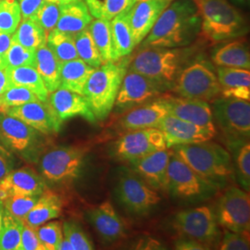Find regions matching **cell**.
<instances>
[{
    "mask_svg": "<svg viewBox=\"0 0 250 250\" xmlns=\"http://www.w3.org/2000/svg\"><path fill=\"white\" fill-rule=\"evenodd\" d=\"M168 191L174 197L189 199L202 197L216 188L212 184L198 176L188 164L173 152L168 164Z\"/></svg>",
    "mask_w": 250,
    "mask_h": 250,
    "instance_id": "cell-13",
    "label": "cell"
},
{
    "mask_svg": "<svg viewBox=\"0 0 250 250\" xmlns=\"http://www.w3.org/2000/svg\"><path fill=\"white\" fill-rule=\"evenodd\" d=\"M45 1L56 3L58 5H66V4L73 3V2H76V1H79V0H45Z\"/></svg>",
    "mask_w": 250,
    "mask_h": 250,
    "instance_id": "cell-55",
    "label": "cell"
},
{
    "mask_svg": "<svg viewBox=\"0 0 250 250\" xmlns=\"http://www.w3.org/2000/svg\"><path fill=\"white\" fill-rule=\"evenodd\" d=\"M18 250H45L44 246L38 238L36 228L23 223Z\"/></svg>",
    "mask_w": 250,
    "mask_h": 250,
    "instance_id": "cell-48",
    "label": "cell"
},
{
    "mask_svg": "<svg viewBox=\"0 0 250 250\" xmlns=\"http://www.w3.org/2000/svg\"><path fill=\"white\" fill-rule=\"evenodd\" d=\"M4 207L3 203L0 201V231H1V227H2V223H3V216H4Z\"/></svg>",
    "mask_w": 250,
    "mask_h": 250,
    "instance_id": "cell-56",
    "label": "cell"
},
{
    "mask_svg": "<svg viewBox=\"0 0 250 250\" xmlns=\"http://www.w3.org/2000/svg\"><path fill=\"white\" fill-rule=\"evenodd\" d=\"M211 108L213 118L229 143H247L250 135V101L216 98Z\"/></svg>",
    "mask_w": 250,
    "mask_h": 250,
    "instance_id": "cell-8",
    "label": "cell"
},
{
    "mask_svg": "<svg viewBox=\"0 0 250 250\" xmlns=\"http://www.w3.org/2000/svg\"><path fill=\"white\" fill-rule=\"evenodd\" d=\"M74 42L79 59L82 61L94 68H99L104 63L88 28L76 34L74 36Z\"/></svg>",
    "mask_w": 250,
    "mask_h": 250,
    "instance_id": "cell-38",
    "label": "cell"
},
{
    "mask_svg": "<svg viewBox=\"0 0 250 250\" xmlns=\"http://www.w3.org/2000/svg\"><path fill=\"white\" fill-rule=\"evenodd\" d=\"M6 112L18 118L41 134L58 133L62 127V122L54 113L48 101L29 102L18 107H10Z\"/></svg>",
    "mask_w": 250,
    "mask_h": 250,
    "instance_id": "cell-18",
    "label": "cell"
},
{
    "mask_svg": "<svg viewBox=\"0 0 250 250\" xmlns=\"http://www.w3.org/2000/svg\"><path fill=\"white\" fill-rule=\"evenodd\" d=\"M38 100L36 95L25 87L10 85L0 96V112H6L10 107H18Z\"/></svg>",
    "mask_w": 250,
    "mask_h": 250,
    "instance_id": "cell-40",
    "label": "cell"
},
{
    "mask_svg": "<svg viewBox=\"0 0 250 250\" xmlns=\"http://www.w3.org/2000/svg\"><path fill=\"white\" fill-rule=\"evenodd\" d=\"M128 63L126 59L104 62L90 75L83 96L88 101L97 121L105 120L114 107Z\"/></svg>",
    "mask_w": 250,
    "mask_h": 250,
    "instance_id": "cell-4",
    "label": "cell"
},
{
    "mask_svg": "<svg viewBox=\"0 0 250 250\" xmlns=\"http://www.w3.org/2000/svg\"><path fill=\"white\" fill-rule=\"evenodd\" d=\"M9 1H16V0H9Z\"/></svg>",
    "mask_w": 250,
    "mask_h": 250,
    "instance_id": "cell-59",
    "label": "cell"
},
{
    "mask_svg": "<svg viewBox=\"0 0 250 250\" xmlns=\"http://www.w3.org/2000/svg\"><path fill=\"white\" fill-rule=\"evenodd\" d=\"M137 1H142V0H137Z\"/></svg>",
    "mask_w": 250,
    "mask_h": 250,
    "instance_id": "cell-60",
    "label": "cell"
},
{
    "mask_svg": "<svg viewBox=\"0 0 250 250\" xmlns=\"http://www.w3.org/2000/svg\"><path fill=\"white\" fill-rule=\"evenodd\" d=\"M0 187L9 193V197L13 195L41 196L47 188L45 180L30 166L11 170L0 180Z\"/></svg>",
    "mask_w": 250,
    "mask_h": 250,
    "instance_id": "cell-24",
    "label": "cell"
},
{
    "mask_svg": "<svg viewBox=\"0 0 250 250\" xmlns=\"http://www.w3.org/2000/svg\"><path fill=\"white\" fill-rule=\"evenodd\" d=\"M62 211V201L59 195L46 188L37 202L22 220L24 224L38 227L58 218Z\"/></svg>",
    "mask_w": 250,
    "mask_h": 250,
    "instance_id": "cell-27",
    "label": "cell"
},
{
    "mask_svg": "<svg viewBox=\"0 0 250 250\" xmlns=\"http://www.w3.org/2000/svg\"><path fill=\"white\" fill-rule=\"evenodd\" d=\"M116 193L120 202L134 214H147L161 202V197L155 189L133 170L127 169L120 170Z\"/></svg>",
    "mask_w": 250,
    "mask_h": 250,
    "instance_id": "cell-9",
    "label": "cell"
},
{
    "mask_svg": "<svg viewBox=\"0 0 250 250\" xmlns=\"http://www.w3.org/2000/svg\"><path fill=\"white\" fill-rule=\"evenodd\" d=\"M169 114L170 107L166 98L153 99L141 106L129 109L120 120V125L127 132L158 128L162 120Z\"/></svg>",
    "mask_w": 250,
    "mask_h": 250,
    "instance_id": "cell-20",
    "label": "cell"
},
{
    "mask_svg": "<svg viewBox=\"0 0 250 250\" xmlns=\"http://www.w3.org/2000/svg\"><path fill=\"white\" fill-rule=\"evenodd\" d=\"M61 64L62 62L46 44L36 49L35 68L41 76L48 93L60 88Z\"/></svg>",
    "mask_w": 250,
    "mask_h": 250,
    "instance_id": "cell-29",
    "label": "cell"
},
{
    "mask_svg": "<svg viewBox=\"0 0 250 250\" xmlns=\"http://www.w3.org/2000/svg\"><path fill=\"white\" fill-rule=\"evenodd\" d=\"M15 160L12 153L0 143V180L14 170Z\"/></svg>",
    "mask_w": 250,
    "mask_h": 250,
    "instance_id": "cell-49",
    "label": "cell"
},
{
    "mask_svg": "<svg viewBox=\"0 0 250 250\" xmlns=\"http://www.w3.org/2000/svg\"><path fill=\"white\" fill-rule=\"evenodd\" d=\"M2 66L6 67V66H5V63H4V61H3V57H2V55H0V67H2Z\"/></svg>",
    "mask_w": 250,
    "mask_h": 250,
    "instance_id": "cell-58",
    "label": "cell"
},
{
    "mask_svg": "<svg viewBox=\"0 0 250 250\" xmlns=\"http://www.w3.org/2000/svg\"><path fill=\"white\" fill-rule=\"evenodd\" d=\"M2 57L7 68H17L22 66L35 67L36 65V50L26 48L13 39L9 49Z\"/></svg>",
    "mask_w": 250,
    "mask_h": 250,
    "instance_id": "cell-39",
    "label": "cell"
},
{
    "mask_svg": "<svg viewBox=\"0 0 250 250\" xmlns=\"http://www.w3.org/2000/svg\"><path fill=\"white\" fill-rule=\"evenodd\" d=\"M47 34L32 18L21 19L16 31L12 34V39L20 45L36 50L46 44Z\"/></svg>",
    "mask_w": 250,
    "mask_h": 250,
    "instance_id": "cell-33",
    "label": "cell"
},
{
    "mask_svg": "<svg viewBox=\"0 0 250 250\" xmlns=\"http://www.w3.org/2000/svg\"><path fill=\"white\" fill-rule=\"evenodd\" d=\"M171 153L170 148H166L131 161L132 170L153 189L168 191L167 170Z\"/></svg>",
    "mask_w": 250,
    "mask_h": 250,
    "instance_id": "cell-16",
    "label": "cell"
},
{
    "mask_svg": "<svg viewBox=\"0 0 250 250\" xmlns=\"http://www.w3.org/2000/svg\"><path fill=\"white\" fill-rule=\"evenodd\" d=\"M86 150L77 146H59L45 152L38 162L39 174L50 185H67L80 174Z\"/></svg>",
    "mask_w": 250,
    "mask_h": 250,
    "instance_id": "cell-6",
    "label": "cell"
},
{
    "mask_svg": "<svg viewBox=\"0 0 250 250\" xmlns=\"http://www.w3.org/2000/svg\"><path fill=\"white\" fill-rule=\"evenodd\" d=\"M201 18L193 0H172L140 43L145 47H183L200 34Z\"/></svg>",
    "mask_w": 250,
    "mask_h": 250,
    "instance_id": "cell-1",
    "label": "cell"
},
{
    "mask_svg": "<svg viewBox=\"0 0 250 250\" xmlns=\"http://www.w3.org/2000/svg\"><path fill=\"white\" fill-rule=\"evenodd\" d=\"M200 18V36L219 43L247 34L248 23L240 11L228 0H193Z\"/></svg>",
    "mask_w": 250,
    "mask_h": 250,
    "instance_id": "cell-3",
    "label": "cell"
},
{
    "mask_svg": "<svg viewBox=\"0 0 250 250\" xmlns=\"http://www.w3.org/2000/svg\"><path fill=\"white\" fill-rule=\"evenodd\" d=\"M94 19L111 21L119 14L128 11L137 0H84Z\"/></svg>",
    "mask_w": 250,
    "mask_h": 250,
    "instance_id": "cell-35",
    "label": "cell"
},
{
    "mask_svg": "<svg viewBox=\"0 0 250 250\" xmlns=\"http://www.w3.org/2000/svg\"><path fill=\"white\" fill-rule=\"evenodd\" d=\"M61 13V5L45 1L41 7L37 9L32 19L45 30L48 35L57 25Z\"/></svg>",
    "mask_w": 250,
    "mask_h": 250,
    "instance_id": "cell-45",
    "label": "cell"
},
{
    "mask_svg": "<svg viewBox=\"0 0 250 250\" xmlns=\"http://www.w3.org/2000/svg\"><path fill=\"white\" fill-rule=\"evenodd\" d=\"M110 21L115 62L133 52L135 44L128 19V11L119 14Z\"/></svg>",
    "mask_w": 250,
    "mask_h": 250,
    "instance_id": "cell-32",
    "label": "cell"
},
{
    "mask_svg": "<svg viewBox=\"0 0 250 250\" xmlns=\"http://www.w3.org/2000/svg\"><path fill=\"white\" fill-rule=\"evenodd\" d=\"M36 232L45 250H58L63 239L62 224L61 222L49 221L36 227Z\"/></svg>",
    "mask_w": 250,
    "mask_h": 250,
    "instance_id": "cell-42",
    "label": "cell"
},
{
    "mask_svg": "<svg viewBox=\"0 0 250 250\" xmlns=\"http://www.w3.org/2000/svg\"><path fill=\"white\" fill-rule=\"evenodd\" d=\"M217 77L221 85L222 97L250 101V70L218 67Z\"/></svg>",
    "mask_w": 250,
    "mask_h": 250,
    "instance_id": "cell-25",
    "label": "cell"
},
{
    "mask_svg": "<svg viewBox=\"0 0 250 250\" xmlns=\"http://www.w3.org/2000/svg\"><path fill=\"white\" fill-rule=\"evenodd\" d=\"M236 168L238 181L246 190L250 187V145L245 143L239 149L236 157Z\"/></svg>",
    "mask_w": 250,
    "mask_h": 250,
    "instance_id": "cell-46",
    "label": "cell"
},
{
    "mask_svg": "<svg viewBox=\"0 0 250 250\" xmlns=\"http://www.w3.org/2000/svg\"><path fill=\"white\" fill-rule=\"evenodd\" d=\"M212 61L218 67H230L250 70V55L244 40H233L217 48Z\"/></svg>",
    "mask_w": 250,
    "mask_h": 250,
    "instance_id": "cell-30",
    "label": "cell"
},
{
    "mask_svg": "<svg viewBox=\"0 0 250 250\" xmlns=\"http://www.w3.org/2000/svg\"><path fill=\"white\" fill-rule=\"evenodd\" d=\"M93 19L84 1L61 5V13L55 29L74 36L87 28Z\"/></svg>",
    "mask_w": 250,
    "mask_h": 250,
    "instance_id": "cell-26",
    "label": "cell"
},
{
    "mask_svg": "<svg viewBox=\"0 0 250 250\" xmlns=\"http://www.w3.org/2000/svg\"><path fill=\"white\" fill-rule=\"evenodd\" d=\"M87 28L102 57L103 62H115L110 21L101 19H93Z\"/></svg>",
    "mask_w": 250,
    "mask_h": 250,
    "instance_id": "cell-34",
    "label": "cell"
},
{
    "mask_svg": "<svg viewBox=\"0 0 250 250\" xmlns=\"http://www.w3.org/2000/svg\"><path fill=\"white\" fill-rule=\"evenodd\" d=\"M46 45L61 62L79 59L74 42V36L65 34L57 29H54L48 33L46 37Z\"/></svg>",
    "mask_w": 250,
    "mask_h": 250,
    "instance_id": "cell-36",
    "label": "cell"
},
{
    "mask_svg": "<svg viewBox=\"0 0 250 250\" xmlns=\"http://www.w3.org/2000/svg\"><path fill=\"white\" fill-rule=\"evenodd\" d=\"M172 0H142L137 1L128 10V19L134 44L140 43L149 34L163 10Z\"/></svg>",
    "mask_w": 250,
    "mask_h": 250,
    "instance_id": "cell-19",
    "label": "cell"
},
{
    "mask_svg": "<svg viewBox=\"0 0 250 250\" xmlns=\"http://www.w3.org/2000/svg\"><path fill=\"white\" fill-rule=\"evenodd\" d=\"M47 101L62 123L73 117H83L92 124L97 121L88 101L80 94L60 87L49 93Z\"/></svg>",
    "mask_w": 250,
    "mask_h": 250,
    "instance_id": "cell-21",
    "label": "cell"
},
{
    "mask_svg": "<svg viewBox=\"0 0 250 250\" xmlns=\"http://www.w3.org/2000/svg\"><path fill=\"white\" fill-rule=\"evenodd\" d=\"M170 107V115L205 128L216 135L212 108L207 101L185 98H166Z\"/></svg>",
    "mask_w": 250,
    "mask_h": 250,
    "instance_id": "cell-22",
    "label": "cell"
},
{
    "mask_svg": "<svg viewBox=\"0 0 250 250\" xmlns=\"http://www.w3.org/2000/svg\"><path fill=\"white\" fill-rule=\"evenodd\" d=\"M216 219L226 230L249 234L250 229V194L240 188H230L221 197Z\"/></svg>",
    "mask_w": 250,
    "mask_h": 250,
    "instance_id": "cell-11",
    "label": "cell"
},
{
    "mask_svg": "<svg viewBox=\"0 0 250 250\" xmlns=\"http://www.w3.org/2000/svg\"><path fill=\"white\" fill-rule=\"evenodd\" d=\"M163 134L158 128L129 131L114 145V155L121 161H136L153 152L166 149Z\"/></svg>",
    "mask_w": 250,
    "mask_h": 250,
    "instance_id": "cell-12",
    "label": "cell"
},
{
    "mask_svg": "<svg viewBox=\"0 0 250 250\" xmlns=\"http://www.w3.org/2000/svg\"><path fill=\"white\" fill-rule=\"evenodd\" d=\"M21 13L18 1L0 0V31L12 35L21 21Z\"/></svg>",
    "mask_w": 250,
    "mask_h": 250,
    "instance_id": "cell-41",
    "label": "cell"
},
{
    "mask_svg": "<svg viewBox=\"0 0 250 250\" xmlns=\"http://www.w3.org/2000/svg\"><path fill=\"white\" fill-rule=\"evenodd\" d=\"M87 219L105 242L118 241L126 235V226L109 201L91 208L87 211Z\"/></svg>",
    "mask_w": 250,
    "mask_h": 250,
    "instance_id": "cell-23",
    "label": "cell"
},
{
    "mask_svg": "<svg viewBox=\"0 0 250 250\" xmlns=\"http://www.w3.org/2000/svg\"><path fill=\"white\" fill-rule=\"evenodd\" d=\"M177 249H180V250H202L204 248L202 245L198 244L197 242L190 240L188 238H183L177 244Z\"/></svg>",
    "mask_w": 250,
    "mask_h": 250,
    "instance_id": "cell-52",
    "label": "cell"
},
{
    "mask_svg": "<svg viewBox=\"0 0 250 250\" xmlns=\"http://www.w3.org/2000/svg\"><path fill=\"white\" fill-rule=\"evenodd\" d=\"M7 73L10 85L25 87L32 91L41 102H47L49 93L35 67L7 68Z\"/></svg>",
    "mask_w": 250,
    "mask_h": 250,
    "instance_id": "cell-31",
    "label": "cell"
},
{
    "mask_svg": "<svg viewBox=\"0 0 250 250\" xmlns=\"http://www.w3.org/2000/svg\"><path fill=\"white\" fill-rule=\"evenodd\" d=\"M95 69L81 59L62 62L60 87L83 95L84 85Z\"/></svg>",
    "mask_w": 250,
    "mask_h": 250,
    "instance_id": "cell-28",
    "label": "cell"
},
{
    "mask_svg": "<svg viewBox=\"0 0 250 250\" xmlns=\"http://www.w3.org/2000/svg\"><path fill=\"white\" fill-rule=\"evenodd\" d=\"M39 133L7 112H0V143L11 152L24 155L34 151L39 142Z\"/></svg>",
    "mask_w": 250,
    "mask_h": 250,
    "instance_id": "cell-15",
    "label": "cell"
},
{
    "mask_svg": "<svg viewBox=\"0 0 250 250\" xmlns=\"http://www.w3.org/2000/svg\"><path fill=\"white\" fill-rule=\"evenodd\" d=\"M158 129H160L163 134L167 148H171L180 145L210 141L215 136L214 134L205 128L170 114L162 120Z\"/></svg>",
    "mask_w": 250,
    "mask_h": 250,
    "instance_id": "cell-17",
    "label": "cell"
},
{
    "mask_svg": "<svg viewBox=\"0 0 250 250\" xmlns=\"http://www.w3.org/2000/svg\"><path fill=\"white\" fill-rule=\"evenodd\" d=\"M171 90L181 98L210 101L221 95L217 74L206 62H196L179 73Z\"/></svg>",
    "mask_w": 250,
    "mask_h": 250,
    "instance_id": "cell-7",
    "label": "cell"
},
{
    "mask_svg": "<svg viewBox=\"0 0 250 250\" xmlns=\"http://www.w3.org/2000/svg\"><path fill=\"white\" fill-rule=\"evenodd\" d=\"M9 77L7 73V67H0V96L9 88Z\"/></svg>",
    "mask_w": 250,
    "mask_h": 250,
    "instance_id": "cell-53",
    "label": "cell"
},
{
    "mask_svg": "<svg viewBox=\"0 0 250 250\" xmlns=\"http://www.w3.org/2000/svg\"><path fill=\"white\" fill-rule=\"evenodd\" d=\"M40 196H21L13 195L8 197L4 202V209L13 217L23 220L28 212L35 206Z\"/></svg>",
    "mask_w": 250,
    "mask_h": 250,
    "instance_id": "cell-43",
    "label": "cell"
},
{
    "mask_svg": "<svg viewBox=\"0 0 250 250\" xmlns=\"http://www.w3.org/2000/svg\"><path fill=\"white\" fill-rule=\"evenodd\" d=\"M64 238L71 243L74 250H94V245L88 235L82 229L79 224L75 222H65L62 224Z\"/></svg>",
    "mask_w": 250,
    "mask_h": 250,
    "instance_id": "cell-44",
    "label": "cell"
},
{
    "mask_svg": "<svg viewBox=\"0 0 250 250\" xmlns=\"http://www.w3.org/2000/svg\"><path fill=\"white\" fill-rule=\"evenodd\" d=\"M189 50L182 47L141 48L130 64L129 70L156 81L171 89L187 62Z\"/></svg>",
    "mask_w": 250,
    "mask_h": 250,
    "instance_id": "cell-5",
    "label": "cell"
},
{
    "mask_svg": "<svg viewBox=\"0 0 250 250\" xmlns=\"http://www.w3.org/2000/svg\"><path fill=\"white\" fill-rule=\"evenodd\" d=\"M172 150L198 176L216 188L233 177L231 156L220 145L205 141L175 146Z\"/></svg>",
    "mask_w": 250,
    "mask_h": 250,
    "instance_id": "cell-2",
    "label": "cell"
},
{
    "mask_svg": "<svg viewBox=\"0 0 250 250\" xmlns=\"http://www.w3.org/2000/svg\"><path fill=\"white\" fill-rule=\"evenodd\" d=\"M173 225L184 238L197 242L203 247L217 241L220 236L216 215L207 206L179 212Z\"/></svg>",
    "mask_w": 250,
    "mask_h": 250,
    "instance_id": "cell-10",
    "label": "cell"
},
{
    "mask_svg": "<svg viewBox=\"0 0 250 250\" xmlns=\"http://www.w3.org/2000/svg\"><path fill=\"white\" fill-rule=\"evenodd\" d=\"M219 249L222 250H250L249 234H242L226 230Z\"/></svg>",
    "mask_w": 250,
    "mask_h": 250,
    "instance_id": "cell-47",
    "label": "cell"
},
{
    "mask_svg": "<svg viewBox=\"0 0 250 250\" xmlns=\"http://www.w3.org/2000/svg\"><path fill=\"white\" fill-rule=\"evenodd\" d=\"M23 222L4 211L3 223L0 231V250H18Z\"/></svg>",
    "mask_w": 250,
    "mask_h": 250,
    "instance_id": "cell-37",
    "label": "cell"
},
{
    "mask_svg": "<svg viewBox=\"0 0 250 250\" xmlns=\"http://www.w3.org/2000/svg\"><path fill=\"white\" fill-rule=\"evenodd\" d=\"M167 88L156 81L138 72L127 70L118 92L114 106L121 110H129L159 98Z\"/></svg>",
    "mask_w": 250,
    "mask_h": 250,
    "instance_id": "cell-14",
    "label": "cell"
},
{
    "mask_svg": "<svg viewBox=\"0 0 250 250\" xmlns=\"http://www.w3.org/2000/svg\"><path fill=\"white\" fill-rule=\"evenodd\" d=\"M232 1L237 5H244L245 2H246V0H232Z\"/></svg>",
    "mask_w": 250,
    "mask_h": 250,
    "instance_id": "cell-57",
    "label": "cell"
},
{
    "mask_svg": "<svg viewBox=\"0 0 250 250\" xmlns=\"http://www.w3.org/2000/svg\"><path fill=\"white\" fill-rule=\"evenodd\" d=\"M58 250H73V247L71 245V243L68 241L66 238H64L63 236V239L62 242L60 243L59 247H58Z\"/></svg>",
    "mask_w": 250,
    "mask_h": 250,
    "instance_id": "cell-54",
    "label": "cell"
},
{
    "mask_svg": "<svg viewBox=\"0 0 250 250\" xmlns=\"http://www.w3.org/2000/svg\"><path fill=\"white\" fill-rule=\"evenodd\" d=\"M45 0H19L21 18H32Z\"/></svg>",
    "mask_w": 250,
    "mask_h": 250,
    "instance_id": "cell-50",
    "label": "cell"
},
{
    "mask_svg": "<svg viewBox=\"0 0 250 250\" xmlns=\"http://www.w3.org/2000/svg\"><path fill=\"white\" fill-rule=\"evenodd\" d=\"M12 42V35L0 31V55H4Z\"/></svg>",
    "mask_w": 250,
    "mask_h": 250,
    "instance_id": "cell-51",
    "label": "cell"
}]
</instances>
